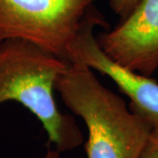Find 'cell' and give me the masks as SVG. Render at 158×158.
<instances>
[{"instance_id": "cell-1", "label": "cell", "mask_w": 158, "mask_h": 158, "mask_svg": "<svg viewBox=\"0 0 158 158\" xmlns=\"http://www.w3.org/2000/svg\"><path fill=\"white\" fill-rule=\"evenodd\" d=\"M56 90L87 127V158H140L152 127L102 85L93 69L69 62Z\"/></svg>"}, {"instance_id": "cell-2", "label": "cell", "mask_w": 158, "mask_h": 158, "mask_svg": "<svg viewBox=\"0 0 158 158\" xmlns=\"http://www.w3.org/2000/svg\"><path fill=\"white\" fill-rule=\"evenodd\" d=\"M69 64L28 41H0V106L15 101L28 109L60 153L78 147L84 140L73 117L61 113L54 98L57 79Z\"/></svg>"}, {"instance_id": "cell-3", "label": "cell", "mask_w": 158, "mask_h": 158, "mask_svg": "<svg viewBox=\"0 0 158 158\" xmlns=\"http://www.w3.org/2000/svg\"><path fill=\"white\" fill-rule=\"evenodd\" d=\"M95 0H0V40L31 42L66 60Z\"/></svg>"}, {"instance_id": "cell-4", "label": "cell", "mask_w": 158, "mask_h": 158, "mask_svg": "<svg viewBox=\"0 0 158 158\" xmlns=\"http://www.w3.org/2000/svg\"><path fill=\"white\" fill-rule=\"evenodd\" d=\"M93 7L86 15L76 38L69 46L66 60L85 64L108 77L130 100V109L145 119L152 128L158 127V83L148 76L125 68L101 48L94 29L105 22Z\"/></svg>"}, {"instance_id": "cell-5", "label": "cell", "mask_w": 158, "mask_h": 158, "mask_svg": "<svg viewBox=\"0 0 158 158\" xmlns=\"http://www.w3.org/2000/svg\"><path fill=\"white\" fill-rule=\"evenodd\" d=\"M97 39L113 61L149 77L158 69V0H141L117 27Z\"/></svg>"}, {"instance_id": "cell-6", "label": "cell", "mask_w": 158, "mask_h": 158, "mask_svg": "<svg viewBox=\"0 0 158 158\" xmlns=\"http://www.w3.org/2000/svg\"><path fill=\"white\" fill-rule=\"evenodd\" d=\"M141 0H110L113 11L120 16L122 19L127 18Z\"/></svg>"}, {"instance_id": "cell-7", "label": "cell", "mask_w": 158, "mask_h": 158, "mask_svg": "<svg viewBox=\"0 0 158 158\" xmlns=\"http://www.w3.org/2000/svg\"><path fill=\"white\" fill-rule=\"evenodd\" d=\"M140 158H158V127L151 130Z\"/></svg>"}, {"instance_id": "cell-8", "label": "cell", "mask_w": 158, "mask_h": 158, "mask_svg": "<svg viewBox=\"0 0 158 158\" xmlns=\"http://www.w3.org/2000/svg\"><path fill=\"white\" fill-rule=\"evenodd\" d=\"M43 158H61L60 152L56 149H48Z\"/></svg>"}, {"instance_id": "cell-9", "label": "cell", "mask_w": 158, "mask_h": 158, "mask_svg": "<svg viewBox=\"0 0 158 158\" xmlns=\"http://www.w3.org/2000/svg\"><path fill=\"white\" fill-rule=\"evenodd\" d=\"M0 41H1V40H0Z\"/></svg>"}]
</instances>
